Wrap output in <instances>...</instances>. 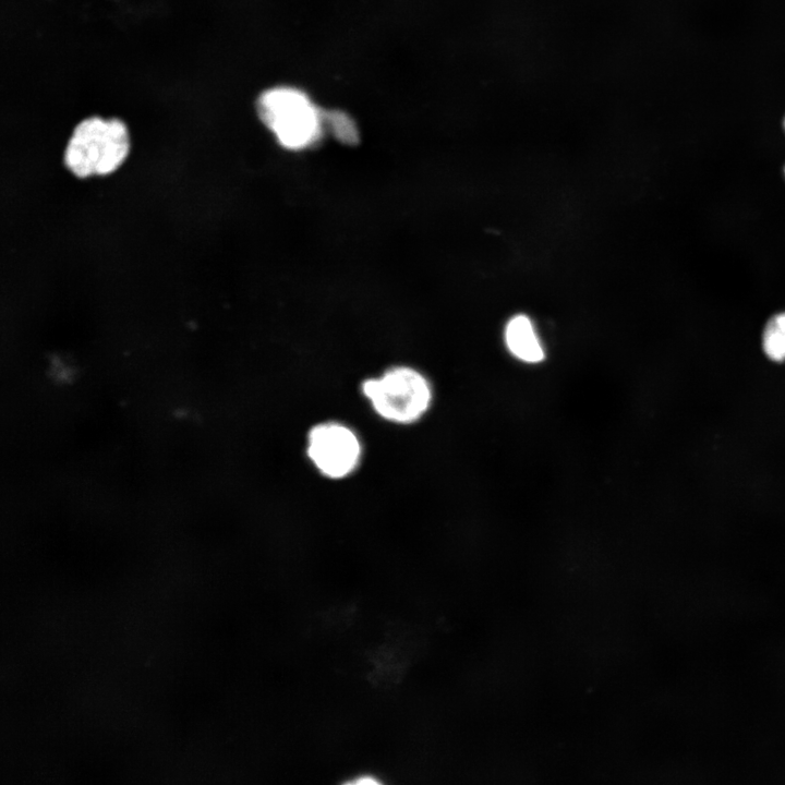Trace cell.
Instances as JSON below:
<instances>
[{"mask_svg":"<svg viewBox=\"0 0 785 785\" xmlns=\"http://www.w3.org/2000/svg\"><path fill=\"white\" fill-rule=\"evenodd\" d=\"M130 150L131 136L124 121L89 116L72 129L63 150V165L78 179L102 177L117 171Z\"/></svg>","mask_w":785,"mask_h":785,"instance_id":"obj_1","label":"cell"},{"mask_svg":"<svg viewBox=\"0 0 785 785\" xmlns=\"http://www.w3.org/2000/svg\"><path fill=\"white\" fill-rule=\"evenodd\" d=\"M261 122L289 150L316 145L325 130L324 110L300 88L287 85L263 90L255 102Z\"/></svg>","mask_w":785,"mask_h":785,"instance_id":"obj_2","label":"cell"},{"mask_svg":"<svg viewBox=\"0 0 785 785\" xmlns=\"http://www.w3.org/2000/svg\"><path fill=\"white\" fill-rule=\"evenodd\" d=\"M362 392L382 418L396 423H411L430 407L432 390L427 379L418 371L398 366L381 377L369 378Z\"/></svg>","mask_w":785,"mask_h":785,"instance_id":"obj_3","label":"cell"},{"mask_svg":"<svg viewBox=\"0 0 785 785\" xmlns=\"http://www.w3.org/2000/svg\"><path fill=\"white\" fill-rule=\"evenodd\" d=\"M307 455L324 475L341 479L357 468L361 445L349 427L335 422L322 423L309 433Z\"/></svg>","mask_w":785,"mask_h":785,"instance_id":"obj_4","label":"cell"},{"mask_svg":"<svg viewBox=\"0 0 785 785\" xmlns=\"http://www.w3.org/2000/svg\"><path fill=\"white\" fill-rule=\"evenodd\" d=\"M505 342L510 353L526 363H539L544 359L543 347L526 315L514 316L507 323Z\"/></svg>","mask_w":785,"mask_h":785,"instance_id":"obj_5","label":"cell"},{"mask_svg":"<svg viewBox=\"0 0 785 785\" xmlns=\"http://www.w3.org/2000/svg\"><path fill=\"white\" fill-rule=\"evenodd\" d=\"M324 124L325 130L342 144L354 145L360 140L357 122L340 109L324 110Z\"/></svg>","mask_w":785,"mask_h":785,"instance_id":"obj_6","label":"cell"},{"mask_svg":"<svg viewBox=\"0 0 785 785\" xmlns=\"http://www.w3.org/2000/svg\"><path fill=\"white\" fill-rule=\"evenodd\" d=\"M762 347L771 360L776 362L785 360V312L775 314L766 323Z\"/></svg>","mask_w":785,"mask_h":785,"instance_id":"obj_7","label":"cell"},{"mask_svg":"<svg viewBox=\"0 0 785 785\" xmlns=\"http://www.w3.org/2000/svg\"><path fill=\"white\" fill-rule=\"evenodd\" d=\"M783 125H784V130H785V118H784V121H783ZM784 172H785V168H784Z\"/></svg>","mask_w":785,"mask_h":785,"instance_id":"obj_8","label":"cell"}]
</instances>
